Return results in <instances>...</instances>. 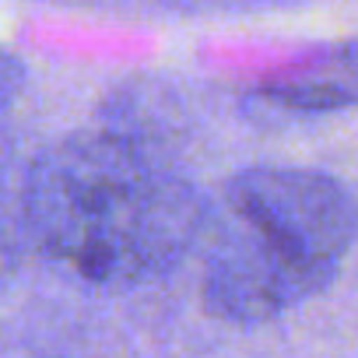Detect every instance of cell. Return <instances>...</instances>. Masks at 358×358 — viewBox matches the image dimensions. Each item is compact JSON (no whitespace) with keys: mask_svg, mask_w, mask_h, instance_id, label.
Instances as JSON below:
<instances>
[{"mask_svg":"<svg viewBox=\"0 0 358 358\" xmlns=\"http://www.w3.org/2000/svg\"><path fill=\"white\" fill-rule=\"evenodd\" d=\"M39 246L95 288L123 292L169 274L197 243L208 204L158 151L120 134H74L25 179Z\"/></svg>","mask_w":358,"mask_h":358,"instance_id":"6da1fadb","label":"cell"},{"mask_svg":"<svg viewBox=\"0 0 358 358\" xmlns=\"http://www.w3.org/2000/svg\"><path fill=\"white\" fill-rule=\"evenodd\" d=\"M204 225V309L257 327L330 288L358 239V204L327 172L253 165L225 183Z\"/></svg>","mask_w":358,"mask_h":358,"instance_id":"7a4b0ae2","label":"cell"},{"mask_svg":"<svg viewBox=\"0 0 358 358\" xmlns=\"http://www.w3.org/2000/svg\"><path fill=\"white\" fill-rule=\"evenodd\" d=\"M257 99L288 113H337L358 106V39L323 46L264 74L253 88Z\"/></svg>","mask_w":358,"mask_h":358,"instance_id":"3957f363","label":"cell"},{"mask_svg":"<svg viewBox=\"0 0 358 358\" xmlns=\"http://www.w3.org/2000/svg\"><path fill=\"white\" fill-rule=\"evenodd\" d=\"M165 4L194 15H232V11H260L274 4H288V0H165Z\"/></svg>","mask_w":358,"mask_h":358,"instance_id":"277c9868","label":"cell"},{"mask_svg":"<svg viewBox=\"0 0 358 358\" xmlns=\"http://www.w3.org/2000/svg\"><path fill=\"white\" fill-rule=\"evenodd\" d=\"M22 88H25V67H22V60L11 50L0 46V109L11 106L22 95Z\"/></svg>","mask_w":358,"mask_h":358,"instance_id":"5b68a950","label":"cell"},{"mask_svg":"<svg viewBox=\"0 0 358 358\" xmlns=\"http://www.w3.org/2000/svg\"><path fill=\"white\" fill-rule=\"evenodd\" d=\"M57 4H102V0H57Z\"/></svg>","mask_w":358,"mask_h":358,"instance_id":"8992f818","label":"cell"},{"mask_svg":"<svg viewBox=\"0 0 358 358\" xmlns=\"http://www.w3.org/2000/svg\"><path fill=\"white\" fill-rule=\"evenodd\" d=\"M0 267H4V246H0Z\"/></svg>","mask_w":358,"mask_h":358,"instance_id":"52a82bcc","label":"cell"}]
</instances>
